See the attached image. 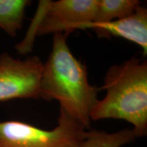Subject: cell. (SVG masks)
Wrapping results in <instances>:
<instances>
[{"label":"cell","instance_id":"5","mask_svg":"<svg viewBox=\"0 0 147 147\" xmlns=\"http://www.w3.org/2000/svg\"><path fill=\"white\" fill-rule=\"evenodd\" d=\"M43 64L37 56L25 59L8 53L0 55V102L14 99H40Z\"/></svg>","mask_w":147,"mask_h":147},{"label":"cell","instance_id":"7","mask_svg":"<svg viewBox=\"0 0 147 147\" xmlns=\"http://www.w3.org/2000/svg\"><path fill=\"white\" fill-rule=\"evenodd\" d=\"M29 0H0V29L15 37L23 27Z\"/></svg>","mask_w":147,"mask_h":147},{"label":"cell","instance_id":"1","mask_svg":"<svg viewBox=\"0 0 147 147\" xmlns=\"http://www.w3.org/2000/svg\"><path fill=\"white\" fill-rule=\"evenodd\" d=\"M69 34H53L51 52L43 64L40 99L57 100L60 110L89 129L90 116L99 100L97 93L100 90L89 83L85 64L71 53L67 42Z\"/></svg>","mask_w":147,"mask_h":147},{"label":"cell","instance_id":"8","mask_svg":"<svg viewBox=\"0 0 147 147\" xmlns=\"http://www.w3.org/2000/svg\"><path fill=\"white\" fill-rule=\"evenodd\" d=\"M140 5L138 0H98L94 21L108 23L130 16Z\"/></svg>","mask_w":147,"mask_h":147},{"label":"cell","instance_id":"2","mask_svg":"<svg viewBox=\"0 0 147 147\" xmlns=\"http://www.w3.org/2000/svg\"><path fill=\"white\" fill-rule=\"evenodd\" d=\"M105 97L97 101L91 120L114 119L133 125L136 137L147 133V62L135 57L108 69L104 84Z\"/></svg>","mask_w":147,"mask_h":147},{"label":"cell","instance_id":"4","mask_svg":"<svg viewBox=\"0 0 147 147\" xmlns=\"http://www.w3.org/2000/svg\"><path fill=\"white\" fill-rule=\"evenodd\" d=\"M98 0L40 1L39 14L34 20L31 34L43 36L57 32H71L94 21Z\"/></svg>","mask_w":147,"mask_h":147},{"label":"cell","instance_id":"9","mask_svg":"<svg viewBox=\"0 0 147 147\" xmlns=\"http://www.w3.org/2000/svg\"><path fill=\"white\" fill-rule=\"evenodd\" d=\"M133 130L125 129L115 133L92 129L76 147H121L136 139Z\"/></svg>","mask_w":147,"mask_h":147},{"label":"cell","instance_id":"6","mask_svg":"<svg viewBox=\"0 0 147 147\" xmlns=\"http://www.w3.org/2000/svg\"><path fill=\"white\" fill-rule=\"evenodd\" d=\"M92 29L100 37H119L142 48L143 54L147 53V9L140 5L127 17L108 23H88L80 29Z\"/></svg>","mask_w":147,"mask_h":147},{"label":"cell","instance_id":"3","mask_svg":"<svg viewBox=\"0 0 147 147\" xmlns=\"http://www.w3.org/2000/svg\"><path fill=\"white\" fill-rule=\"evenodd\" d=\"M87 131L60 110L57 125L51 130L19 121L0 122V147H76Z\"/></svg>","mask_w":147,"mask_h":147}]
</instances>
